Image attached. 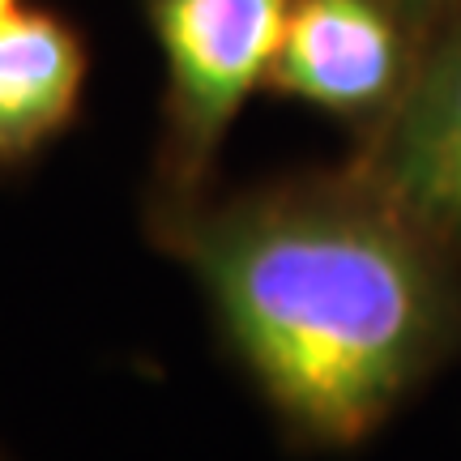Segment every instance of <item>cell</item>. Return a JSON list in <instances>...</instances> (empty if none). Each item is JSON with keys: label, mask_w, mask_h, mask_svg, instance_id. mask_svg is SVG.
<instances>
[{"label": "cell", "mask_w": 461, "mask_h": 461, "mask_svg": "<svg viewBox=\"0 0 461 461\" xmlns=\"http://www.w3.org/2000/svg\"><path fill=\"white\" fill-rule=\"evenodd\" d=\"M431 34L406 0H291L269 90L363 137L406 95Z\"/></svg>", "instance_id": "3"}, {"label": "cell", "mask_w": 461, "mask_h": 461, "mask_svg": "<svg viewBox=\"0 0 461 461\" xmlns=\"http://www.w3.org/2000/svg\"><path fill=\"white\" fill-rule=\"evenodd\" d=\"M163 56V132L154 210L176 214L210 193L218 149L257 90H269L291 0H141Z\"/></svg>", "instance_id": "2"}, {"label": "cell", "mask_w": 461, "mask_h": 461, "mask_svg": "<svg viewBox=\"0 0 461 461\" xmlns=\"http://www.w3.org/2000/svg\"><path fill=\"white\" fill-rule=\"evenodd\" d=\"M363 167L461 265V17L431 34L397 107L359 137Z\"/></svg>", "instance_id": "4"}, {"label": "cell", "mask_w": 461, "mask_h": 461, "mask_svg": "<svg viewBox=\"0 0 461 461\" xmlns=\"http://www.w3.org/2000/svg\"><path fill=\"white\" fill-rule=\"evenodd\" d=\"M149 222L308 445H363L461 338V265L355 163Z\"/></svg>", "instance_id": "1"}, {"label": "cell", "mask_w": 461, "mask_h": 461, "mask_svg": "<svg viewBox=\"0 0 461 461\" xmlns=\"http://www.w3.org/2000/svg\"><path fill=\"white\" fill-rule=\"evenodd\" d=\"M406 5L428 22L431 31H440V26H448V22L461 17V0H406Z\"/></svg>", "instance_id": "6"}, {"label": "cell", "mask_w": 461, "mask_h": 461, "mask_svg": "<svg viewBox=\"0 0 461 461\" xmlns=\"http://www.w3.org/2000/svg\"><path fill=\"white\" fill-rule=\"evenodd\" d=\"M90 48L56 9L17 5L0 17V171L31 167L82 115Z\"/></svg>", "instance_id": "5"}, {"label": "cell", "mask_w": 461, "mask_h": 461, "mask_svg": "<svg viewBox=\"0 0 461 461\" xmlns=\"http://www.w3.org/2000/svg\"><path fill=\"white\" fill-rule=\"evenodd\" d=\"M17 5H22V0H0V17H5V14H14Z\"/></svg>", "instance_id": "7"}]
</instances>
